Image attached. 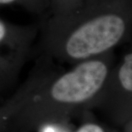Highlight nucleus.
<instances>
[{"instance_id": "nucleus-1", "label": "nucleus", "mask_w": 132, "mask_h": 132, "mask_svg": "<svg viewBox=\"0 0 132 132\" xmlns=\"http://www.w3.org/2000/svg\"><path fill=\"white\" fill-rule=\"evenodd\" d=\"M131 32L132 0H94L69 17H48L39 46L44 57L73 65L114 52Z\"/></svg>"}, {"instance_id": "nucleus-3", "label": "nucleus", "mask_w": 132, "mask_h": 132, "mask_svg": "<svg viewBox=\"0 0 132 132\" xmlns=\"http://www.w3.org/2000/svg\"><path fill=\"white\" fill-rule=\"evenodd\" d=\"M39 29L37 24H15L0 19V95L17 84L32 55Z\"/></svg>"}, {"instance_id": "nucleus-8", "label": "nucleus", "mask_w": 132, "mask_h": 132, "mask_svg": "<svg viewBox=\"0 0 132 132\" xmlns=\"http://www.w3.org/2000/svg\"><path fill=\"white\" fill-rule=\"evenodd\" d=\"M75 132H110L100 123L88 120L83 123Z\"/></svg>"}, {"instance_id": "nucleus-6", "label": "nucleus", "mask_w": 132, "mask_h": 132, "mask_svg": "<svg viewBox=\"0 0 132 132\" xmlns=\"http://www.w3.org/2000/svg\"><path fill=\"white\" fill-rule=\"evenodd\" d=\"M94 0H50L49 13L53 19H64L77 13Z\"/></svg>"}, {"instance_id": "nucleus-2", "label": "nucleus", "mask_w": 132, "mask_h": 132, "mask_svg": "<svg viewBox=\"0 0 132 132\" xmlns=\"http://www.w3.org/2000/svg\"><path fill=\"white\" fill-rule=\"evenodd\" d=\"M114 64L113 52L56 72L8 123L4 132H30L48 123H65L93 109Z\"/></svg>"}, {"instance_id": "nucleus-5", "label": "nucleus", "mask_w": 132, "mask_h": 132, "mask_svg": "<svg viewBox=\"0 0 132 132\" xmlns=\"http://www.w3.org/2000/svg\"><path fill=\"white\" fill-rule=\"evenodd\" d=\"M38 90L37 83L27 79L12 95L0 105V132H4L10 120L32 98Z\"/></svg>"}, {"instance_id": "nucleus-4", "label": "nucleus", "mask_w": 132, "mask_h": 132, "mask_svg": "<svg viewBox=\"0 0 132 132\" xmlns=\"http://www.w3.org/2000/svg\"><path fill=\"white\" fill-rule=\"evenodd\" d=\"M132 51L128 50L114 64L95 101L94 108L112 122L124 126L131 120Z\"/></svg>"}, {"instance_id": "nucleus-7", "label": "nucleus", "mask_w": 132, "mask_h": 132, "mask_svg": "<svg viewBox=\"0 0 132 132\" xmlns=\"http://www.w3.org/2000/svg\"><path fill=\"white\" fill-rule=\"evenodd\" d=\"M16 5L34 14L41 15L49 10L50 0H0V7Z\"/></svg>"}]
</instances>
